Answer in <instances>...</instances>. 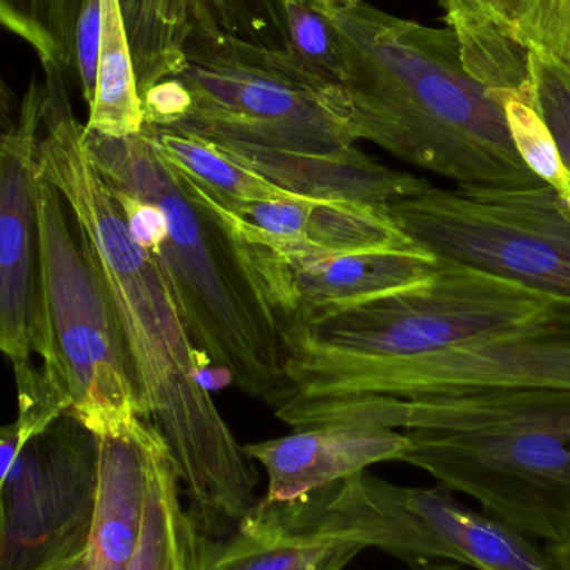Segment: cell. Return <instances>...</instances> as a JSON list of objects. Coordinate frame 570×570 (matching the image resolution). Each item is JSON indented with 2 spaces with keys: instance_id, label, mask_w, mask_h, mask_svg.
<instances>
[{
  "instance_id": "obj_1",
  "label": "cell",
  "mask_w": 570,
  "mask_h": 570,
  "mask_svg": "<svg viewBox=\"0 0 570 570\" xmlns=\"http://www.w3.org/2000/svg\"><path fill=\"white\" fill-rule=\"evenodd\" d=\"M42 86L39 174L59 190L106 285L126 342L139 415L173 454L197 532L206 541L229 538L259 504V474L200 382L213 361L194 344L156 257L132 239L87 156L66 76L49 67Z\"/></svg>"
},
{
  "instance_id": "obj_2",
  "label": "cell",
  "mask_w": 570,
  "mask_h": 570,
  "mask_svg": "<svg viewBox=\"0 0 570 570\" xmlns=\"http://www.w3.org/2000/svg\"><path fill=\"white\" fill-rule=\"evenodd\" d=\"M355 139L464 190L541 186L512 144L504 109L465 69L451 27L358 0L331 19Z\"/></svg>"
},
{
  "instance_id": "obj_3",
  "label": "cell",
  "mask_w": 570,
  "mask_h": 570,
  "mask_svg": "<svg viewBox=\"0 0 570 570\" xmlns=\"http://www.w3.org/2000/svg\"><path fill=\"white\" fill-rule=\"evenodd\" d=\"M294 429L404 431L401 462L534 541L570 535L569 389L491 387L399 401H357L298 412Z\"/></svg>"
},
{
  "instance_id": "obj_4",
  "label": "cell",
  "mask_w": 570,
  "mask_h": 570,
  "mask_svg": "<svg viewBox=\"0 0 570 570\" xmlns=\"http://www.w3.org/2000/svg\"><path fill=\"white\" fill-rule=\"evenodd\" d=\"M82 142L107 186L163 209L167 237L153 256L194 344L267 401L283 375L279 324L227 230L180 186L146 126L127 137L83 127Z\"/></svg>"
},
{
  "instance_id": "obj_5",
  "label": "cell",
  "mask_w": 570,
  "mask_h": 570,
  "mask_svg": "<svg viewBox=\"0 0 570 570\" xmlns=\"http://www.w3.org/2000/svg\"><path fill=\"white\" fill-rule=\"evenodd\" d=\"M184 53L180 72L144 94L146 126L291 153L357 142L342 87L291 53L237 39L199 10Z\"/></svg>"
},
{
  "instance_id": "obj_6",
  "label": "cell",
  "mask_w": 570,
  "mask_h": 570,
  "mask_svg": "<svg viewBox=\"0 0 570 570\" xmlns=\"http://www.w3.org/2000/svg\"><path fill=\"white\" fill-rule=\"evenodd\" d=\"M491 387L569 389L570 301L511 331L397 358H284L274 401L284 412Z\"/></svg>"
},
{
  "instance_id": "obj_7",
  "label": "cell",
  "mask_w": 570,
  "mask_h": 570,
  "mask_svg": "<svg viewBox=\"0 0 570 570\" xmlns=\"http://www.w3.org/2000/svg\"><path fill=\"white\" fill-rule=\"evenodd\" d=\"M40 294L47 332L42 371L94 435L140 417L126 342L99 271L59 190L39 174Z\"/></svg>"
},
{
  "instance_id": "obj_8",
  "label": "cell",
  "mask_w": 570,
  "mask_h": 570,
  "mask_svg": "<svg viewBox=\"0 0 570 570\" xmlns=\"http://www.w3.org/2000/svg\"><path fill=\"white\" fill-rule=\"evenodd\" d=\"M441 261L428 283L281 328L284 358H397L431 354L518 327L549 297Z\"/></svg>"
},
{
  "instance_id": "obj_9",
  "label": "cell",
  "mask_w": 570,
  "mask_h": 570,
  "mask_svg": "<svg viewBox=\"0 0 570 570\" xmlns=\"http://www.w3.org/2000/svg\"><path fill=\"white\" fill-rule=\"evenodd\" d=\"M387 213L438 259L570 301V207L548 184L514 190L431 184L391 204Z\"/></svg>"
},
{
  "instance_id": "obj_10",
  "label": "cell",
  "mask_w": 570,
  "mask_h": 570,
  "mask_svg": "<svg viewBox=\"0 0 570 570\" xmlns=\"http://www.w3.org/2000/svg\"><path fill=\"white\" fill-rule=\"evenodd\" d=\"M97 481V438L72 415L27 438L0 485V570H47L87 551Z\"/></svg>"
},
{
  "instance_id": "obj_11",
  "label": "cell",
  "mask_w": 570,
  "mask_h": 570,
  "mask_svg": "<svg viewBox=\"0 0 570 570\" xmlns=\"http://www.w3.org/2000/svg\"><path fill=\"white\" fill-rule=\"evenodd\" d=\"M42 80L20 100L16 127L0 139V354L13 371L47 357L40 294L37 183L42 134Z\"/></svg>"
},
{
  "instance_id": "obj_12",
  "label": "cell",
  "mask_w": 570,
  "mask_h": 570,
  "mask_svg": "<svg viewBox=\"0 0 570 570\" xmlns=\"http://www.w3.org/2000/svg\"><path fill=\"white\" fill-rule=\"evenodd\" d=\"M233 240L276 315L279 331L417 287L435 276L441 263L424 249L281 253L259 244Z\"/></svg>"
},
{
  "instance_id": "obj_13",
  "label": "cell",
  "mask_w": 570,
  "mask_h": 570,
  "mask_svg": "<svg viewBox=\"0 0 570 570\" xmlns=\"http://www.w3.org/2000/svg\"><path fill=\"white\" fill-rule=\"evenodd\" d=\"M210 142V140H209ZM220 153L288 196L387 209L431 186L414 174L382 166L355 146L334 153H291L256 144L217 140Z\"/></svg>"
},
{
  "instance_id": "obj_14",
  "label": "cell",
  "mask_w": 570,
  "mask_h": 570,
  "mask_svg": "<svg viewBox=\"0 0 570 570\" xmlns=\"http://www.w3.org/2000/svg\"><path fill=\"white\" fill-rule=\"evenodd\" d=\"M407 435L392 429L322 425L243 445L267 474L263 501L291 504L345 481L379 462L401 461Z\"/></svg>"
},
{
  "instance_id": "obj_15",
  "label": "cell",
  "mask_w": 570,
  "mask_h": 570,
  "mask_svg": "<svg viewBox=\"0 0 570 570\" xmlns=\"http://www.w3.org/2000/svg\"><path fill=\"white\" fill-rule=\"evenodd\" d=\"M96 438L99 481L87 544L89 570H127L142 531L150 454L159 432L136 417L119 431Z\"/></svg>"
},
{
  "instance_id": "obj_16",
  "label": "cell",
  "mask_w": 570,
  "mask_h": 570,
  "mask_svg": "<svg viewBox=\"0 0 570 570\" xmlns=\"http://www.w3.org/2000/svg\"><path fill=\"white\" fill-rule=\"evenodd\" d=\"M200 535L187 511L173 454L156 439L150 454L142 531L127 570H199Z\"/></svg>"
},
{
  "instance_id": "obj_17",
  "label": "cell",
  "mask_w": 570,
  "mask_h": 570,
  "mask_svg": "<svg viewBox=\"0 0 570 570\" xmlns=\"http://www.w3.org/2000/svg\"><path fill=\"white\" fill-rule=\"evenodd\" d=\"M344 546L291 531L257 504L229 538H200L199 570H317Z\"/></svg>"
},
{
  "instance_id": "obj_18",
  "label": "cell",
  "mask_w": 570,
  "mask_h": 570,
  "mask_svg": "<svg viewBox=\"0 0 570 570\" xmlns=\"http://www.w3.org/2000/svg\"><path fill=\"white\" fill-rule=\"evenodd\" d=\"M132 50L140 99L180 72L199 0H117Z\"/></svg>"
},
{
  "instance_id": "obj_19",
  "label": "cell",
  "mask_w": 570,
  "mask_h": 570,
  "mask_svg": "<svg viewBox=\"0 0 570 570\" xmlns=\"http://www.w3.org/2000/svg\"><path fill=\"white\" fill-rule=\"evenodd\" d=\"M83 127L110 137L134 136L144 127L132 50L117 0H102L96 92Z\"/></svg>"
},
{
  "instance_id": "obj_20",
  "label": "cell",
  "mask_w": 570,
  "mask_h": 570,
  "mask_svg": "<svg viewBox=\"0 0 570 570\" xmlns=\"http://www.w3.org/2000/svg\"><path fill=\"white\" fill-rule=\"evenodd\" d=\"M146 127L153 136L157 153L166 163L184 176L196 180L199 186L206 187L224 203H257L294 197L267 183L253 170L239 166L203 137Z\"/></svg>"
},
{
  "instance_id": "obj_21",
  "label": "cell",
  "mask_w": 570,
  "mask_h": 570,
  "mask_svg": "<svg viewBox=\"0 0 570 570\" xmlns=\"http://www.w3.org/2000/svg\"><path fill=\"white\" fill-rule=\"evenodd\" d=\"M421 249L402 233L387 209L351 203L312 200L304 253L365 254Z\"/></svg>"
},
{
  "instance_id": "obj_22",
  "label": "cell",
  "mask_w": 570,
  "mask_h": 570,
  "mask_svg": "<svg viewBox=\"0 0 570 570\" xmlns=\"http://www.w3.org/2000/svg\"><path fill=\"white\" fill-rule=\"evenodd\" d=\"M448 26L458 37L462 63L491 92L532 87L529 52L511 30L481 13L444 10Z\"/></svg>"
},
{
  "instance_id": "obj_23",
  "label": "cell",
  "mask_w": 570,
  "mask_h": 570,
  "mask_svg": "<svg viewBox=\"0 0 570 570\" xmlns=\"http://www.w3.org/2000/svg\"><path fill=\"white\" fill-rule=\"evenodd\" d=\"M86 0H0V27L32 47L40 63L73 77V36Z\"/></svg>"
},
{
  "instance_id": "obj_24",
  "label": "cell",
  "mask_w": 570,
  "mask_h": 570,
  "mask_svg": "<svg viewBox=\"0 0 570 570\" xmlns=\"http://www.w3.org/2000/svg\"><path fill=\"white\" fill-rule=\"evenodd\" d=\"M504 109L512 144L529 170L542 183L558 190L570 207L568 170L562 163L558 142L535 104L534 83L531 89L492 92Z\"/></svg>"
},
{
  "instance_id": "obj_25",
  "label": "cell",
  "mask_w": 570,
  "mask_h": 570,
  "mask_svg": "<svg viewBox=\"0 0 570 570\" xmlns=\"http://www.w3.org/2000/svg\"><path fill=\"white\" fill-rule=\"evenodd\" d=\"M197 10L237 39L288 53L283 0H199Z\"/></svg>"
},
{
  "instance_id": "obj_26",
  "label": "cell",
  "mask_w": 570,
  "mask_h": 570,
  "mask_svg": "<svg viewBox=\"0 0 570 570\" xmlns=\"http://www.w3.org/2000/svg\"><path fill=\"white\" fill-rule=\"evenodd\" d=\"M283 3L287 20L288 53L312 72L338 83L341 50L331 19L297 0H283Z\"/></svg>"
},
{
  "instance_id": "obj_27",
  "label": "cell",
  "mask_w": 570,
  "mask_h": 570,
  "mask_svg": "<svg viewBox=\"0 0 570 570\" xmlns=\"http://www.w3.org/2000/svg\"><path fill=\"white\" fill-rule=\"evenodd\" d=\"M528 52L535 104L558 142L570 184V66L535 47Z\"/></svg>"
},
{
  "instance_id": "obj_28",
  "label": "cell",
  "mask_w": 570,
  "mask_h": 570,
  "mask_svg": "<svg viewBox=\"0 0 570 570\" xmlns=\"http://www.w3.org/2000/svg\"><path fill=\"white\" fill-rule=\"evenodd\" d=\"M514 37L528 49L570 60V0H518Z\"/></svg>"
},
{
  "instance_id": "obj_29",
  "label": "cell",
  "mask_w": 570,
  "mask_h": 570,
  "mask_svg": "<svg viewBox=\"0 0 570 570\" xmlns=\"http://www.w3.org/2000/svg\"><path fill=\"white\" fill-rule=\"evenodd\" d=\"M100 32H102V0H86L77 20L76 36H73V79L79 83L87 106L96 92Z\"/></svg>"
},
{
  "instance_id": "obj_30",
  "label": "cell",
  "mask_w": 570,
  "mask_h": 570,
  "mask_svg": "<svg viewBox=\"0 0 570 570\" xmlns=\"http://www.w3.org/2000/svg\"><path fill=\"white\" fill-rule=\"evenodd\" d=\"M114 199L126 220L127 229L130 236L139 246H142L147 253L156 254L163 246L167 237V219L163 209L156 204L147 203V200L137 199L130 194L120 193L112 189Z\"/></svg>"
},
{
  "instance_id": "obj_31",
  "label": "cell",
  "mask_w": 570,
  "mask_h": 570,
  "mask_svg": "<svg viewBox=\"0 0 570 570\" xmlns=\"http://www.w3.org/2000/svg\"><path fill=\"white\" fill-rule=\"evenodd\" d=\"M442 9H461L481 13L511 30L514 36L515 6L518 0H439ZM515 39V37H514Z\"/></svg>"
},
{
  "instance_id": "obj_32",
  "label": "cell",
  "mask_w": 570,
  "mask_h": 570,
  "mask_svg": "<svg viewBox=\"0 0 570 570\" xmlns=\"http://www.w3.org/2000/svg\"><path fill=\"white\" fill-rule=\"evenodd\" d=\"M19 110L20 100L0 72V139L16 127Z\"/></svg>"
},
{
  "instance_id": "obj_33",
  "label": "cell",
  "mask_w": 570,
  "mask_h": 570,
  "mask_svg": "<svg viewBox=\"0 0 570 570\" xmlns=\"http://www.w3.org/2000/svg\"><path fill=\"white\" fill-rule=\"evenodd\" d=\"M361 551H364V549L358 548V546H344V548L334 552L317 570H344Z\"/></svg>"
},
{
  "instance_id": "obj_34",
  "label": "cell",
  "mask_w": 570,
  "mask_h": 570,
  "mask_svg": "<svg viewBox=\"0 0 570 570\" xmlns=\"http://www.w3.org/2000/svg\"><path fill=\"white\" fill-rule=\"evenodd\" d=\"M297 2L304 3V6H308L311 9L317 10V12L324 13L325 17L332 19L342 10L354 6L358 0H297Z\"/></svg>"
},
{
  "instance_id": "obj_35",
  "label": "cell",
  "mask_w": 570,
  "mask_h": 570,
  "mask_svg": "<svg viewBox=\"0 0 570 570\" xmlns=\"http://www.w3.org/2000/svg\"><path fill=\"white\" fill-rule=\"evenodd\" d=\"M548 549L551 551L559 570H570V535L566 541L551 544Z\"/></svg>"
},
{
  "instance_id": "obj_36",
  "label": "cell",
  "mask_w": 570,
  "mask_h": 570,
  "mask_svg": "<svg viewBox=\"0 0 570 570\" xmlns=\"http://www.w3.org/2000/svg\"><path fill=\"white\" fill-rule=\"evenodd\" d=\"M47 570H89V559H87V551L80 552V554L72 556V558L63 559V561L57 562L52 568Z\"/></svg>"
},
{
  "instance_id": "obj_37",
  "label": "cell",
  "mask_w": 570,
  "mask_h": 570,
  "mask_svg": "<svg viewBox=\"0 0 570 570\" xmlns=\"http://www.w3.org/2000/svg\"><path fill=\"white\" fill-rule=\"evenodd\" d=\"M415 570H464L462 566L454 564V562H441V564L421 566Z\"/></svg>"
},
{
  "instance_id": "obj_38",
  "label": "cell",
  "mask_w": 570,
  "mask_h": 570,
  "mask_svg": "<svg viewBox=\"0 0 570 570\" xmlns=\"http://www.w3.org/2000/svg\"><path fill=\"white\" fill-rule=\"evenodd\" d=\"M564 62H566V60H564ZM568 63H569V66H570V60H568Z\"/></svg>"
}]
</instances>
